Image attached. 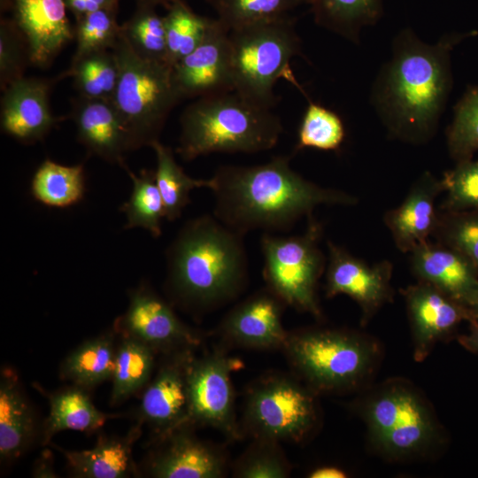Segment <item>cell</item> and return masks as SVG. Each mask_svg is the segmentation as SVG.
Listing matches in <instances>:
<instances>
[{"label":"cell","mask_w":478,"mask_h":478,"mask_svg":"<svg viewBox=\"0 0 478 478\" xmlns=\"http://www.w3.org/2000/svg\"><path fill=\"white\" fill-rule=\"evenodd\" d=\"M477 31L450 33L429 44L411 28L395 37L392 55L378 73L371 103L389 135L420 144L436 132L452 89L451 51Z\"/></svg>","instance_id":"6da1fadb"},{"label":"cell","mask_w":478,"mask_h":478,"mask_svg":"<svg viewBox=\"0 0 478 478\" xmlns=\"http://www.w3.org/2000/svg\"><path fill=\"white\" fill-rule=\"evenodd\" d=\"M208 180L212 214L243 235L254 230L289 231L320 205L358 202L351 194L308 181L291 167L289 156L254 166H220Z\"/></svg>","instance_id":"7a4b0ae2"},{"label":"cell","mask_w":478,"mask_h":478,"mask_svg":"<svg viewBox=\"0 0 478 478\" xmlns=\"http://www.w3.org/2000/svg\"><path fill=\"white\" fill-rule=\"evenodd\" d=\"M166 289L181 306L207 312L235 300L246 288L244 235L213 214L186 221L166 251Z\"/></svg>","instance_id":"3957f363"},{"label":"cell","mask_w":478,"mask_h":478,"mask_svg":"<svg viewBox=\"0 0 478 478\" xmlns=\"http://www.w3.org/2000/svg\"><path fill=\"white\" fill-rule=\"evenodd\" d=\"M355 404L367 438L382 458L395 462L426 459L438 453L445 433L432 405L409 381L388 379L364 389Z\"/></svg>","instance_id":"277c9868"},{"label":"cell","mask_w":478,"mask_h":478,"mask_svg":"<svg viewBox=\"0 0 478 478\" xmlns=\"http://www.w3.org/2000/svg\"><path fill=\"white\" fill-rule=\"evenodd\" d=\"M176 152L184 161L212 153H257L273 149L283 127L271 109L235 91L202 96L180 118Z\"/></svg>","instance_id":"5b68a950"},{"label":"cell","mask_w":478,"mask_h":478,"mask_svg":"<svg viewBox=\"0 0 478 478\" xmlns=\"http://www.w3.org/2000/svg\"><path fill=\"white\" fill-rule=\"evenodd\" d=\"M282 349L296 374L316 394L364 389L383 355L380 342L367 334L327 328L289 333Z\"/></svg>","instance_id":"8992f818"},{"label":"cell","mask_w":478,"mask_h":478,"mask_svg":"<svg viewBox=\"0 0 478 478\" xmlns=\"http://www.w3.org/2000/svg\"><path fill=\"white\" fill-rule=\"evenodd\" d=\"M119 80L112 99L127 128L132 150L159 141L165 123L182 100L172 66L138 55L121 33L112 48Z\"/></svg>","instance_id":"52a82bcc"},{"label":"cell","mask_w":478,"mask_h":478,"mask_svg":"<svg viewBox=\"0 0 478 478\" xmlns=\"http://www.w3.org/2000/svg\"><path fill=\"white\" fill-rule=\"evenodd\" d=\"M294 16L229 31L234 91L258 106L276 104L274 87L281 77L294 85L291 59L301 54L302 42Z\"/></svg>","instance_id":"ba28073f"},{"label":"cell","mask_w":478,"mask_h":478,"mask_svg":"<svg viewBox=\"0 0 478 478\" xmlns=\"http://www.w3.org/2000/svg\"><path fill=\"white\" fill-rule=\"evenodd\" d=\"M302 235L281 236L263 233L260 249L266 288L285 305L314 317H321L317 295L319 281L327 266L320 247L322 227L313 216Z\"/></svg>","instance_id":"9c48e42d"},{"label":"cell","mask_w":478,"mask_h":478,"mask_svg":"<svg viewBox=\"0 0 478 478\" xmlns=\"http://www.w3.org/2000/svg\"><path fill=\"white\" fill-rule=\"evenodd\" d=\"M316 393L284 374L259 379L247 393L243 427L253 438L302 442L318 421Z\"/></svg>","instance_id":"30bf717a"},{"label":"cell","mask_w":478,"mask_h":478,"mask_svg":"<svg viewBox=\"0 0 478 478\" xmlns=\"http://www.w3.org/2000/svg\"><path fill=\"white\" fill-rule=\"evenodd\" d=\"M237 361L222 350L194 357L188 374L189 419L191 426L213 428L231 440L242 437L236 421L231 373Z\"/></svg>","instance_id":"8fae6325"},{"label":"cell","mask_w":478,"mask_h":478,"mask_svg":"<svg viewBox=\"0 0 478 478\" xmlns=\"http://www.w3.org/2000/svg\"><path fill=\"white\" fill-rule=\"evenodd\" d=\"M327 246L326 297H350L359 306L361 323L366 325L385 304L392 301L393 266L388 260L369 265L330 240Z\"/></svg>","instance_id":"7c38bea8"},{"label":"cell","mask_w":478,"mask_h":478,"mask_svg":"<svg viewBox=\"0 0 478 478\" xmlns=\"http://www.w3.org/2000/svg\"><path fill=\"white\" fill-rule=\"evenodd\" d=\"M116 326L123 335L143 342L156 353L194 349L200 342L169 304L145 284L129 293L127 309Z\"/></svg>","instance_id":"4fadbf2b"},{"label":"cell","mask_w":478,"mask_h":478,"mask_svg":"<svg viewBox=\"0 0 478 478\" xmlns=\"http://www.w3.org/2000/svg\"><path fill=\"white\" fill-rule=\"evenodd\" d=\"M401 293L405 301L416 362L424 361L436 344L451 337L461 322L478 318L473 310L426 281H419Z\"/></svg>","instance_id":"5bb4252c"},{"label":"cell","mask_w":478,"mask_h":478,"mask_svg":"<svg viewBox=\"0 0 478 478\" xmlns=\"http://www.w3.org/2000/svg\"><path fill=\"white\" fill-rule=\"evenodd\" d=\"M163 362L146 388L140 405V420L161 438L184 426L189 419L188 374L194 358L193 349L165 354Z\"/></svg>","instance_id":"9a60e30c"},{"label":"cell","mask_w":478,"mask_h":478,"mask_svg":"<svg viewBox=\"0 0 478 478\" xmlns=\"http://www.w3.org/2000/svg\"><path fill=\"white\" fill-rule=\"evenodd\" d=\"M181 99L234 91L229 31L215 19L203 41L172 66Z\"/></svg>","instance_id":"2e32d148"},{"label":"cell","mask_w":478,"mask_h":478,"mask_svg":"<svg viewBox=\"0 0 478 478\" xmlns=\"http://www.w3.org/2000/svg\"><path fill=\"white\" fill-rule=\"evenodd\" d=\"M285 303L269 289H261L235 305L219 331L228 343L250 349L283 348L288 338L282 325Z\"/></svg>","instance_id":"e0dca14e"},{"label":"cell","mask_w":478,"mask_h":478,"mask_svg":"<svg viewBox=\"0 0 478 478\" xmlns=\"http://www.w3.org/2000/svg\"><path fill=\"white\" fill-rule=\"evenodd\" d=\"M410 255L412 271L419 281L430 283L476 314L478 269L465 255L439 242L428 241Z\"/></svg>","instance_id":"ac0fdd59"},{"label":"cell","mask_w":478,"mask_h":478,"mask_svg":"<svg viewBox=\"0 0 478 478\" xmlns=\"http://www.w3.org/2000/svg\"><path fill=\"white\" fill-rule=\"evenodd\" d=\"M13 20L25 36L30 64L47 68L74 37L65 0H9Z\"/></svg>","instance_id":"d6986e66"},{"label":"cell","mask_w":478,"mask_h":478,"mask_svg":"<svg viewBox=\"0 0 478 478\" xmlns=\"http://www.w3.org/2000/svg\"><path fill=\"white\" fill-rule=\"evenodd\" d=\"M177 428L158 438L159 447L152 455L148 472L157 478H220L227 471V459L218 447L189 431Z\"/></svg>","instance_id":"ffe728a7"},{"label":"cell","mask_w":478,"mask_h":478,"mask_svg":"<svg viewBox=\"0 0 478 478\" xmlns=\"http://www.w3.org/2000/svg\"><path fill=\"white\" fill-rule=\"evenodd\" d=\"M51 81L22 77L1 98V129L17 141L31 144L42 140L58 121L50 106Z\"/></svg>","instance_id":"44dd1931"},{"label":"cell","mask_w":478,"mask_h":478,"mask_svg":"<svg viewBox=\"0 0 478 478\" xmlns=\"http://www.w3.org/2000/svg\"><path fill=\"white\" fill-rule=\"evenodd\" d=\"M71 117L78 141L89 155L124 167L125 155L132 151L124 122L112 100L78 96L72 103Z\"/></svg>","instance_id":"7402d4cb"},{"label":"cell","mask_w":478,"mask_h":478,"mask_svg":"<svg viewBox=\"0 0 478 478\" xmlns=\"http://www.w3.org/2000/svg\"><path fill=\"white\" fill-rule=\"evenodd\" d=\"M443 191L441 179L425 172L403 202L386 212L384 223L400 251L410 253L435 233L439 221L436 200Z\"/></svg>","instance_id":"603a6c76"},{"label":"cell","mask_w":478,"mask_h":478,"mask_svg":"<svg viewBox=\"0 0 478 478\" xmlns=\"http://www.w3.org/2000/svg\"><path fill=\"white\" fill-rule=\"evenodd\" d=\"M32 405L18 376L4 370L0 382V459L12 462L23 455L36 436Z\"/></svg>","instance_id":"cb8c5ba5"},{"label":"cell","mask_w":478,"mask_h":478,"mask_svg":"<svg viewBox=\"0 0 478 478\" xmlns=\"http://www.w3.org/2000/svg\"><path fill=\"white\" fill-rule=\"evenodd\" d=\"M139 420L122 437L100 436L89 450L66 451L64 454L71 473L81 478H123L134 470L132 450L142 433Z\"/></svg>","instance_id":"d4e9b609"},{"label":"cell","mask_w":478,"mask_h":478,"mask_svg":"<svg viewBox=\"0 0 478 478\" xmlns=\"http://www.w3.org/2000/svg\"><path fill=\"white\" fill-rule=\"evenodd\" d=\"M50 412L42 430V444L49 443L58 432H92L104 425L111 415L102 412L92 403L87 389L73 385L48 396Z\"/></svg>","instance_id":"484cf974"},{"label":"cell","mask_w":478,"mask_h":478,"mask_svg":"<svg viewBox=\"0 0 478 478\" xmlns=\"http://www.w3.org/2000/svg\"><path fill=\"white\" fill-rule=\"evenodd\" d=\"M116 348L112 332L84 342L62 362L61 378L87 390L112 379Z\"/></svg>","instance_id":"4316f807"},{"label":"cell","mask_w":478,"mask_h":478,"mask_svg":"<svg viewBox=\"0 0 478 478\" xmlns=\"http://www.w3.org/2000/svg\"><path fill=\"white\" fill-rule=\"evenodd\" d=\"M310 5L318 26L357 44L363 27L383 14L382 0H311Z\"/></svg>","instance_id":"83f0119b"},{"label":"cell","mask_w":478,"mask_h":478,"mask_svg":"<svg viewBox=\"0 0 478 478\" xmlns=\"http://www.w3.org/2000/svg\"><path fill=\"white\" fill-rule=\"evenodd\" d=\"M85 191L82 164L64 166L47 158L38 166L31 181L32 197L50 207L73 205L82 200Z\"/></svg>","instance_id":"f1b7e54d"},{"label":"cell","mask_w":478,"mask_h":478,"mask_svg":"<svg viewBox=\"0 0 478 478\" xmlns=\"http://www.w3.org/2000/svg\"><path fill=\"white\" fill-rule=\"evenodd\" d=\"M155 354V351L143 342L123 335L116 348L112 377V405L126 400L149 382Z\"/></svg>","instance_id":"f546056e"},{"label":"cell","mask_w":478,"mask_h":478,"mask_svg":"<svg viewBox=\"0 0 478 478\" xmlns=\"http://www.w3.org/2000/svg\"><path fill=\"white\" fill-rule=\"evenodd\" d=\"M151 148L157 158L156 183L162 197L165 219L174 221L189 204L190 192L197 188H208L209 180L189 177L178 165L172 149L159 141Z\"/></svg>","instance_id":"4dcf8cb0"},{"label":"cell","mask_w":478,"mask_h":478,"mask_svg":"<svg viewBox=\"0 0 478 478\" xmlns=\"http://www.w3.org/2000/svg\"><path fill=\"white\" fill-rule=\"evenodd\" d=\"M123 168L133 181L130 197L120 208L127 217L124 228L142 227L148 230L154 238L159 237L165 210L156 183L155 172L143 169L137 175L127 165Z\"/></svg>","instance_id":"1f68e13d"},{"label":"cell","mask_w":478,"mask_h":478,"mask_svg":"<svg viewBox=\"0 0 478 478\" xmlns=\"http://www.w3.org/2000/svg\"><path fill=\"white\" fill-rule=\"evenodd\" d=\"M119 62L112 50L86 55L71 63L64 76H71L80 96L112 100L119 80Z\"/></svg>","instance_id":"d6a6232c"},{"label":"cell","mask_w":478,"mask_h":478,"mask_svg":"<svg viewBox=\"0 0 478 478\" xmlns=\"http://www.w3.org/2000/svg\"><path fill=\"white\" fill-rule=\"evenodd\" d=\"M166 9V61L173 66L199 45L215 19L196 13L183 0H175Z\"/></svg>","instance_id":"836d02e7"},{"label":"cell","mask_w":478,"mask_h":478,"mask_svg":"<svg viewBox=\"0 0 478 478\" xmlns=\"http://www.w3.org/2000/svg\"><path fill=\"white\" fill-rule=\"evenodd\" d=\"M217 19L228 31L292 16L290 12L311 0H207Z\"/></svg>","instance_id":"e575fe53"},{"label":"cell","mask_w":478,"mask_h":478,"mask_svg":"<svg viewBox=\"0 0 478 478\" xmlns=\"http://www.w3.org/2000/svg\"><path fill=\"white\" fill-rule=\"evenodd\" d=\"M121 33L138 55L167 64L165 19L155 6L137 3L132 16L121 25Z\"/></svg>","instance_id":"d590c367"},{"label":"cell","mask_w":478,"mask_h":478,"mask_svg":"<svg viewBox=\"0 0 478 478\" xmlns=\"http://www.w3.org/2000/svg\"><path fill=\"white\" fill-rule=\"evenodd\" d=\"M446 138L456 163L473 158L478 151V86L468 87L457 102Z\"/></svg>","instance_id":"8d00e7d4"},{"label":"cell","mask_w":478,"mask_h":478,"mask_svg":"<svg viewBox=\"0 0 478 478\" xmlns=\"http://www.w3.org/2000/svg\"><path fill=\"white\" fill-rule=\"evenodd\" d=\"M119 5L103 8L76 19L74 37L76 50L73 61L93 52L112 50L121 26L118 24Z\"/></svg>","instance_id":"74e56055"},{"label":"cell","mask_w":478,"mask_h":478,"mask_svg":"<svg viewBox=\"0 0 478 478\" xmlns=\"http://www.w3.org/2000/svg\"><path fill=\"white\" fill-rule=\"evenodd\" d=\"M344 137L345 128L340 116L319 104L309 101L298 129L296 149L336 150L342 145Z\"/></svg>","instance_id":"f35d334b"},{"label":"cell","mask_w":478,"mask_h":478,"mask_svg":"<svg viewBox=\"0 0 478 478\" xmlns=\"http://www.w3.org/2000/svg\"><path fill=\"white\" fill-rule=\"evenodd\" d=\"M254 442L235 461L233 474L239 478H284L290 474V465L279 442L253 438Z\"/></svg>","instance_id":"ab89813d"},{"label":"cell","mask_w":478,"mask_h":478,"mask_svg":"<svg viewBox=\"0 0 478 478\" xmlns=\"http://www.w3.org/2000/svg\"><path fill=\"white\" fill-rule=\"evenodd\" d=\"M434 234L439 243L465 255L478 269V209L443 212Z\"/></svg>","instance_id":"60d3db41"},{"label":"cell","mask_w":478,"mask_h":478,"mask_svg":"<svg viewBox=\"0 0 478 478\" xmlns=\"http://www.w3.org/2000/svg\"><path fill=\"white\" fill-rule=\"evenodd\" d=\"M446 197L443 212L478 209V159L458 162L441 178Z\"/></svg>","instance_id":"b9f144b4"},{"label":"cell","mask_w":478,"mask_h":478,"mask_svg":"<svg viewBox=\"0 0 478 478\" xmlns=\"http://www.w3.org/2000/svg\"><path fill=\"white\" fill-rule=\"evenodd\" d=\"M30 64L27 42L15 21L2 19L0 23V85L4 91L10 84L24 77Z\"/></svg>","instance_id":"7bdbcfd3"},{"label":"cell","mask_w":478,"mask_h":478,"mask_svg":"<svg viewBox=\"0 0 478 478\" xmlns=\"http://www.w3.org/2000/svg\"><path fill=\"white\" fill-rule=\"evenodd\" d=\"M75 19L97 10L119 5V0H65Z\"/></svg>","instance_id":"ee69618b"},{"label":"cell","mask_w":478,"mask_h":478,"mask_svg":"<svg viewBox=\"0 0 478 478\" xmlns=\"http://www.w3.org/2000/svg\"><path fill=\"white\" fill-rule=\"evenodd\" d=\"M56 474L53 460L50 452L42 453V455L35 460L33 466L32 476L39 478H53L58 476Z\"/></svg>","instance_id":"f6af8a7d"},{"label":"cell","mask_w":478,"mask_h":478,"mask_svg":"<svg viewBox=\"0 0 478 478\" xmlns=\"http://www.w3.org/2000/svg\"><path fill=\"white\" fill-rule=\"evenodd\" d=\"M470 329L466 335H459L457 340L466 351L478 353V318L469 322Z\"/></svg>","instance_id":"bcb514c9"},{"label":"cell","mask_w":478,"mask_h":478,"mask_svg":"<svg viewBox=\"0 0 478 478\" xmlns=\"http://www.w3.org/2000/svg\"><path fill=\"white\" fill-rule=\"evenodd\" d=\"M308 477L310 478H344L347 474L336 466H320L312 470Z\"/></svg>","instance_id":"7dc6e473"},{"label":"cell","mask_w":478,"mask_h":478,"mask_svg":"<svg viewBox=\"0 0 478 478\" xmlns=\"http://www.w3.org/2000/svg\"><path fill=\"white\" fill-rule=\"evenodd\" d=\"M174 1L175 0H136V3L147 4L155 7L158 5H163L166 8Z\"/></svg>","instance_id":"c3c4849f"},{"label":"cell","mask_w":478,"mask_h":478,"mask_svg":"<svg viewBox=\"0 0 478 478\" xmlns=\"http://www.w3.org/2000/svg\"><path fill=\"white\" fill-rule=\"evenodd\" d=\"M476 315L478 316V310H477V312H476Z\"/></svg>","instance_id":"681fc988"}]
</instances>
